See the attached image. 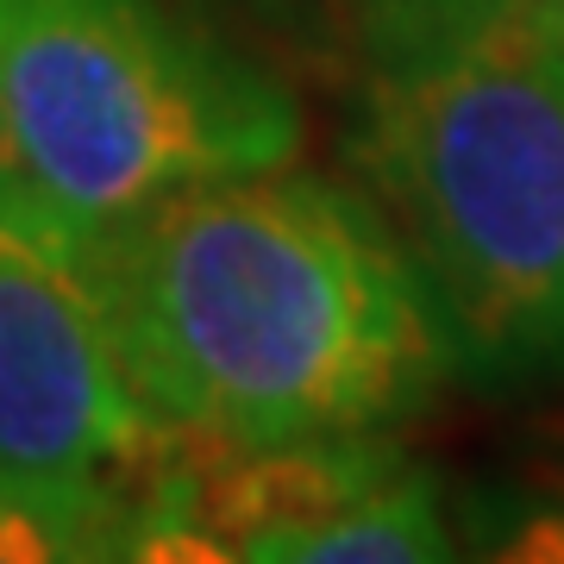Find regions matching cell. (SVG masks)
<instances>
[{
  "mask_svg": "<svg viewBox=\"0 0 564 564\" xmlns=\"http://www.w3.org/2000/svg\"><path fill=\"white\" fill-rule=\"evenodd\" d=\"M126 383L214 445L345 440L421 414L452 345L364 188L251 170L88 232Z\"/></svg>",
  "mask_w": 564,
  "mask_h": 564,
  "instance_id": "6da1fadb",
  "label": "cell"
},
{
  "mask_svg": "<svg viewBox=\"0 0 564 564\" xmlns=\"http://www.w3.org/2000/svg\"><path fill=\"white\" fill-rule=\"evenodd\" d=\"M452 377L564 383V20L540 0H364L345 132Z\"/></svg>",
  "mask_w": 564,
  "mask_h": 564,
  "instance_id": "7a4b0ae2",
  "label": "cell"
},
{
  "mask_svg": "<svg viewBox=\"0 0 564 564\" xmlns=\"http://www.w3.org/2000/svg\"><path fill=\"white\" fill-rule=\"evenodd\" d=\"M0 132L76 232L220 176L282 170L302 107L163 0H0Z\"/></svg>",
  "mask_w": 564,
  "mask_h": 564,
  "instance_id": "3957f363",
  "label": "cell"
},
{
  "mask_svg": "<svg viewBox=\"0 0 564 564\" xmlns=\"http://www.w3.org/2000/svg\"><path fill=\"white\" fill-rule=\"evenodd\" d=\"M176 445L126 383L88 232L44 202L0 207V496L76 558H139Z\"/></svg>",
  "mask_w": 564,
  "mask_h": 564,
  "instance_id": "277c9868",
  "label": "cell"
},
{
  "mask_svg": "<svg viewBox=\"0 0 564 564\" xmlns=\"http://www.w3.org/2000/svg\"><path fill=\"white\" fill-rule=\"evenodd\" d=\"M433 470L383 433L214 445L182 433L139 558L408 564L452 558Z\"/></svg>",
  "mask_w": 564,
  "mask_h": 564,
  "instance_id": "5b68a950",
  "label": "cell"
},
{
  "mask_svg": "<svg viewBox=\"0 0 564 564\" xmlns=\"http://www.w3.org/2000/svg\"><path fill=\"white\" fill-rule=\"evenodd\" d=\"M44 558H76V545L63 540L44 514H32L13 496H0V564H44Z\"/></svg>",
  "mask_w": 564,
  "mask_h": 564,
  "instance_id": "8992f818",
  "label": "cell"
},
{
  "mask_svg": "<svg viewBox=\"0 0 564 564\" xmlns=\"http://www.w3.org/2000/svg\"><path fill=\"white\" fill-rule=\"evenodd\" d=\"M20 202H39V195L25 188L20 163H13V151H7V132H0V207H20Z\"/></svg>",
  "mask_w": 564,
  "mask_h": 564,
  "instance_id": "52a82bcc",
  "label": "cell"
},
{
  "mask_svg": "<svg viewBox=\"0 0 564 564\" xmlns=\"http://www.w3.org/2000/svg\"><path fill=\"white\" fill-rule=\"evenodd\" d=\"M540 7H552V13H558V20H564V0H540Z\"/></svg>",
  "mask_w": 564,
  "mask_h": 564,
  "instance_id": "ba28073f",
  "label": "cell"
}]
</instances>
